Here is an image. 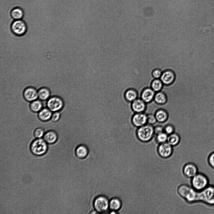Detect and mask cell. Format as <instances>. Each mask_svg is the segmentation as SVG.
Segmentation results:
<instances>
[{
	"label": "cell",
	"instance_id": "obj_21",
	"mask_svg": "<svg viewBox=\"0 0 214 214\" xmlns=\"http://www.w3.org/2000/svg\"><path fill=\"white\" fill-rule=\"evenodd\" d=\"M76 154L77 156L80 159L86 157L88 154V150L87 147L84 145L78 146L76 150Z\"/></svg>",
	"mask_w": 214,
	"mask_h": 214
},
{
	"label": "cell",
	"instance_id": "obj_6",
	"mask_svg": "<svg viewBox=\"0 0 214 214\" xmlns=\"http://www.w3.org/2000/svg\"><path fill=\"white\" fill-rule=\"evenodd\" d=\"M137 133L138 138L141 141L148 142L152 139L154 135V127L152 125L147 123L138 127Z\"/></svg>",
	"mask_w": 214,
	"mask_h": 214
},
{
	"label": "cell",
	"instance_id": "obj_17",
	"mask_svg": "<svg viewBox=\"0 0 214 214\" xmlns=\"http://www.w3.org/2000/svg\"><path fill=\"white\" fill-rule=\"evenodd\" d=\"M52 113L48 107H43L38 113L37 117L41 121L46 122L50 120Z\"/></svg>",
	"mask_w": 214,
	"mask_h": 214
},
{
	"label": "cell",
	"instance_id": "obj_27",
	"mask_svg": "<svg viewBox=\"0 0 214 214\" xmlns=\"http://www.w3.org/2000/svg\"><path fill=\"white\" fill-rule=\"evenodd\" d=\"M163 85L160 79H154L151 83V87L156 92L161 91Z\"/></svg>",
	"mask_w": 214,
	"mask_h": 214
},
{
	"label": "cell",
	"instance_id": "obj_29",
	"mask_svg": "<svg viewBox=\"0 0 214 214\" xmlns=\"http://www.w3.org/2000/svg\"><path fill=\"white\" fill-rule=\"evenodd\" d=\"M168 135L164 132L156 135V140L157 142L160 144L167 142Z\"/></svg>",
	"mask_w": 214,
	"mask_h": 214
},
{
	"label": "cell",
	"instance_id": "obj_2",
	"mask_svg": "<svg viewBox=\"0 0 214 214\" xmlns=\"http://www.w3.org/2000/svg\"><path fill=\"white\" fill-rule=\"evenodd\" d=\"M197 191L191 185L185 184L180 185L177 189L179 195L190 203L196 202Z\"/></svg>",
	"mask_w": 214,
	"mask_h": 214
},
{
	"label": "cell",
	"instance_id": "obj_25",
	"mask_svg": "<svg viewBox=\"0 0 214 214\" xmlns=\"http://www.w3.org/2000/svg\"><path fill=\"white\" fill-rule=\"evenodd\" d=\"M180 138L178 134L173 133L168 135L167 142L173 147L177 145L179 143Z\"/></svg>",
	"mask_w": 214,
	"mask_h": 214
},
{
	"label": "cell",
	"instance_id": "obj_11",
	"mask_svg": "<svg viewBox=\"0 0 214 214\" xmlns=\"http://www.w3.org/2000/svg\"><path fill=\"white\" fill-rule=\"evenodd\" d=\"M23 95L24 100L30 102L38 99V90L34 86H29L23 90Z\"/></svg>",
	"mask_w": 214,
	"mask_h": 214
},
{
	"label": "cell",
	"instance_id": "obj_30",
	"mask_svg": "<svg viewBox=\"0 0 214 214\" xmlns=\"http://www.w3.org/2000/svg\"><path fill=\"white\" fill-rule=\"evenodd\" d=\"M61 116V113L60 111L53 112L50 120L54 123L58 122L60 119Z\"/></svg>",
	"mask_w": 214,
	"mask_h": 214
},
{
	"label": "cell",
	"instance_id": "obj_18",
	"mask_svg": "<svg viewBox=\"0 0 214 214\" xmlns=\"http://www.w3.org/2000/svg\"><path fill=\"white\" fill-rule=\"evenodd\" d=\"M51 94L49 88L42 87L38 90V99L42 101H47L50 97Z\"/></svg>",
	"mask_w": 214,
	"mask_h": 214
},
{
	"label": "cell",
	"instance_id": "obj_19",
	"mask_svg": "<svg viewBox=\"0 0 214 214\" xmlns=\"http://www.w3.org/2000/svg\"><path fill=\"white\" fill-rule=\"evenodd\" d=\"M122 205V202L119 198L115 197L112 198L109 201L110 211H114L117 213V211L121 208Z\"/></svg>",
	"mask_w": 214,
	"mask_h": 214
},
{
	"label": "cell",
	"instance_id": "obj_1",
	"mask_svg": "<svg viewBox=\"0 0 214 214\" xmlns=\"http://www.w3.org/2000/svg\"><path fill=\"white\" fill-rule=\"evenodd\" d=\"M62 127L60 146H52V165L67 171H80L84 160L77 156L76 150L82 144L88 149L93 146L98 129L95 113L84 111L76 113L63 121Z\"/></svg>",
	"mask_w": 214,
	"mask_h": 214
},
{
	"label": "cell",
	"instance_id": "obj_16",
	"mask_svg": "<svg viewBox=\"0 0 214 214\" xmlns=\"http://www.w3.org/2000/svg\"><path fill=\"white\" fill-rule=\"evenodd\" d=\"M146 104L141 98H138L132 102V107L135 113L144 112Z\"/></svg>",
	"mask_w": 214,
	"mask_h": 214
},
{
	"label": "cell",
	"instance_id": "obj_9",
	"mask_svg": "<svg viewBox=\"0 0 214 214\" xmlns=\"http://www.w3.org/2000/svg\"><path fill=\"white\" fill-rule=\"evenodd\" d=\"M173 147L167 142L159 144L157 152L159 155L163 158H167L171 156L173 153Z\"/></svg>",
	"mask_w": 214,
	"mask_h": 214
},
{
	"label": "cell",
	"instance_id": "obj_4",
	"mask_svg": "<svg viewBox=\"0 0 214 214\" xmlns=\"http://www.w3.org/2000/svg\"><path fill=\"white\" fill-rule=\"evenodd\" d=\"M191 186L198 191L202 190L209 185V181L207 177L205 174L198 173L191 178Z\"/></svg>",
	"mask_w": 214,
	"mask_h": 214
},
{
	"label": "cell",
	"instance_id": "obj_13",
	"mask_svg": "<svg viewBox=\"0 0 214 214\" xmlns=\"http://www.w3.org/2000/svg\"><path fill=\"white\" fill-rule=\"evenodd\" d=\"M175 77V74L173 71L167 70L163 72L160 79L164 85H169L174 82Z\"/></svg>",
	"mask_w": 214,
	"mask_h": 214
},
{
	"label": "cell",
	"instance_id": "obj_8",
	"mask_svg": "<svg viewBox=\"0 0 214 214\" xmlns=\"http://www.w3.org/2000/svg\"><path fill=\"white\" fill-rule=\"evenodd\" d=\"M47 107L52 112L60 111L64 108L65 102L63 98L58 96H53L47 100Z\"/></svg>",
	"mask_w": 214,
	"mask_h": 214
},
{
	"label": "cell",
	"instance_id": "obj_22",
	"mask_svg": "<svg viewBox=\"0 0 214 214\" xmlns=\"http://www.w3.org/2000/svg\"><path fill=\"white\" fill-rule=\"evenodd\" d=\"M125 97L128 101L131 102H132L138 97L137 91L132 88H129L126 91Z\"/></svg>",
	"mask_w": 214,
	"mask_h": 214
},
{
	"label": "cell",
	"instance_id": "obj_15",
	"mask_svg": "<svg viewBox=\"0 0 214 214\" xmlns=\"http://www.w3.org/2000/svg\"><path fill=\"white\" fill-rule=\"evenodd\" d=\"M58 137V133L56 131L50 129L45 132L43 138L48 144H52L57 142Z\"/></svg>",
	"mask_w": 214,
	"mask_h": 214
},
{
	"label": "cell",
	"instance_id": "obj_10",
	"mask_svg": "<svg viewBox=\"0 0 214 214\" xmlns=\"http://www.w3.org/2000/svg\"><path fill=\"white\" fill-rule=\"evenodd\" d=\"M182 171L184 175L189 178H191L199 173L197 166L192 162L185 164L183 167Z\"/></svg>",
	"mask_w": 214,
	"mask_h": 214
},
{
	"label": "cell",
	"instance_id": "obj_3",
	"mask_svg": "<svg viewBox=\"0 0 214 214\" xmlns=\"http://www.w3.org/2000/svg\"><path fill=\"white\" fill-rule=\"evenodd\" d=\"M48 149V144L43 138H35L33 140L30 145L31 153L37 156H41L45 154Z\"/></svg>",
	"mask_w": 214,
	"mask_h": 214
},
{
	"label": "cell",
	"instance_id": "obj_33",
	"mask_svg": "<svg viewBox=\"0 0 214 214\" xmlns=\"http://www.w3.org/2000/svg\"><path fill=\"white\" fill-rule=\"evenodd\" d=\"M174 131V128L171 125H167L164 128V132L168 135L173 133Z\"/></svg>",
	"mask_w": 214,
	"mask_h": 214
},
{
	"label": "cell",
	"instance_id": "obj_28",
	"mask_svg": "<svg viewBox=\"0 0 214 214\" xmlns=\"http://www.w3.org/2000/svg\"><path fill=\"white\" fill-rule=\"evenodd\" d=\"M45 132L42 127H38L34 129L33 132L34 136L35 138H43Z\"/></svg>",
	"mask_w": 214,
	"mask_h": 214
},
{
	"label": "cell",
	"instance_id": "obj_34",
	"mask_svg": "<svg viewBox=\"0 0 214 214\" xmlns=\"http://www.w3.org/2000/svg\"><path fill=\"white\" fill-rule=\"evenodd\" d=\"M208 162L210 166L214 169V151L211 152L209 155Z\"/></svg>",
	"mask_w": 214,
	"mask_h": 214
},
{
	"label": "cell",
	"instance_id": "obj_12",
	"mask_svg": "<svg viewBox=\"0 0 214 214\" xmlns=\"http://www.w3.org/2000/svg\"><path fill=\"white\" fill-rule=\"evenodd\" d=\"M132 121L135 126L140 127L147 124V115L144 112L135 113L132 117Z\"/></svg>",
	"mask_w": 214,
	"mask_h": 214
},
{
	"label": "cell",
	"instance_id": "obj_24",
	"mask_svg": "<svg viewBox=\"0 0 214 214\" xmlns=\"http://www.w3.org/2000/svg\"><path fill=\"white\" fill-rule=\"evenodd\" d=\"M155 115L157 121L160 123L165 122L168 117L167 112L163 109H159L156 112Z\"/></svg>",
	"mask_w": 214,
	"mask_h": 214
},
{
	"label": "cell",
	"instance_id": "obj_14",
	"mask_svg": "<svg viewBox=\"0 0 214 214\" xmlns=\"http://www.w3.org/2000/svg\"><path fill=\"white\" fill-rule=\"evenodd\" d=\"M155 93L156 92L151 87H147L142 91L140 98L147 103L154 100Z\"/></svg>",
	"mask_w": 214,
	"mask_h": 214
},
{
	"label": "cell",
	"instance_id": "obj_20",
	"mask_svg": "<svg viewBox=\"0 0 214 214\" xmlns=\"http://www.w3.org/2000/svg\"><path fill=\"white\" fill-rule=\"evenodd\" d=\"M29 107L31 112L38 113L43 108V104L42 101L38 99L30 102Z\"/></svg>",
	"mask_w": 214,
	"mask_h": 214
},
{
	"label": "cell",
	"instance_id": "obj_5",
	"mask_svg": "<svg viewBox=\"0 0 214 214\" xmlns=\"http://www.w3.org/2000/svg\"><path fill=\"white\" fill-rule=\"evenodd\" d=\"M109 200L106 196L101 195L95 199L93 206L95 210L98 214H109Z\"/></svg>",
	"mask_w": 214,
	"mask_h": 214
},
{
	"label": "cell",
	"instance_id": "obj_35",
	"mask_svg": "<svg viewBox=\"0 0 214 214\" xmlns=\"http://www.w3.org/2000/svg\"><path fill=\"white\" fill-rule=\"evenodd\" d=\"M153 127L154 133L156 135L164 132V128L161 125H158Z\"/></svg>",
	"mask_w": 214,
	"mask_h": 214
},
{
	"label": "cell",
	"instance_id": "obj_7",
	"mask_svg": "<svg viewBox=\"0 0 214 214\" xmlns=\"http://www.w3.org/2000/svg\"><path fill=\"white\" fill-rule=\"evenodd\" d=\"M10 29L15 35L21 37L27 33L28 28L25 22L22 19L14 20L11 23Z\"/></svg>",
	"mask_w": 214,
	"mask_h": 214
},
{
	"label": "cell",
	"instance_id": "obj_32",
	"mask_svg": "<svg viewBox=\"0 0 214 214\" xmlns=\"http://www.w3.org/2000/svg\"><path fill=\"white\" fill-rule=\"evenodd\" d=\"M162 72L161 70L156 68L153 70L152 72V75L154 79H160Z\"/></svg>",
	"mask_w": 214,
	"mask_h": 214
},
{
	"label": "cell",
	"instance_id": "obj_31",
	"mask_svg": "<svg viewBox=\"0 0 214 214\" xmlns=\"http://www.w3.org/2000/svg\"><path fill=\"white\" fill-rule=\"evenodd\" d=\"M157 122L155 114H149L147 115V123L153 125Z\"/></svg>",
	"mask_w": 214,
	"mask_h": 214
},
{
	"label": "cell",
	"instance_id": "obj_26",
	"mask_svg": "<svg viewBox=\"0 0 214 214\" xmlns=\"http://www.w3.org/2000/svg\"><path fill=\"white\" fill-rule=\"evenodd\" d=\"M11 16L14 20L22 19L23 16V11L19 8H15L11 11Z\"/></svg>",
	"mask_w": 214,
	"mask_h": 214
},
{
	"label": "cell",
	"instance_id": "obj_23",
	"mask_svg": "<svg viewBox=\"0 0 214 214\" xmlns=\"http://www.w3.org/2000/svg\"><path fill=\"white\" fill-rule=\"evenodd\" d=\"M167 97L165 93L162 91L156 92L154 100L157 104H163L167 101Z\"/></svg>",
	"mask_w": 214,
	"mask_h": 214
}]
</instances>
